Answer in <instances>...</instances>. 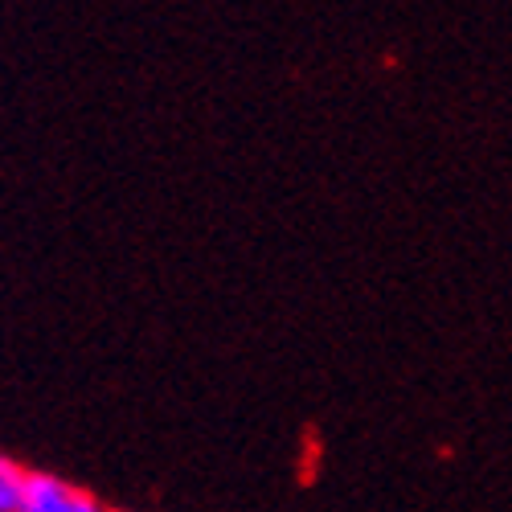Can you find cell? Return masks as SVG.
I'll use <instances>...</instances> for the list:
<instances>
[{
	"mask_svg": "<svg viewBox=\"0 0 512 512\" xmlns=\"http://www.w3.org/2000/svg\"><path fill=\"white\" fill-rule=\"evenodd\" d=\"M21 512H111V504L54 472H29Z\"/></svg>",
	"mask_w": 512,
	"mask_h": 512,
	"instance_id": "1",
	"label": "cell"
},
{
	"mask_svg": "<svg viewBox=\"0 0 512 512\" xmlns=\"http://www.w3.org/2000/svg\"><path fill=\"white\" fill-rule=\"evenodd\" d=\"M25 484H29V467L0 451V512H21Z\"/></svg>",
	"mask_w": 512,
	"mask_h": 512,
	"instance_id": "2",
	"label": "cell"
}]
</instances>
